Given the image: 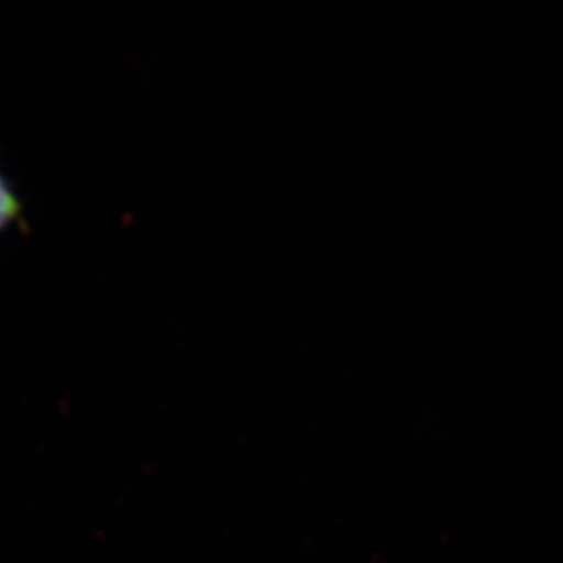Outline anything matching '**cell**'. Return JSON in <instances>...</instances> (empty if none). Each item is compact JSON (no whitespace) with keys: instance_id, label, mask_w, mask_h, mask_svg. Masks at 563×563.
I'll use <instances>...</instances> for the list:
<instances>
[{"instance_id":"cell-1","label":"cell","mask_w":563,"mask_h":563,"mask_svg":"<svg viewBox=\"0 0 563 563\" xmlns=\"http://www.w3.org/2000/svg\"><path fill=\"white\" fill-rule=\"evenodd\" d=\"M24 203L9 177L0 172V235L22 220Z\"/></svg>"}]
</instances>
